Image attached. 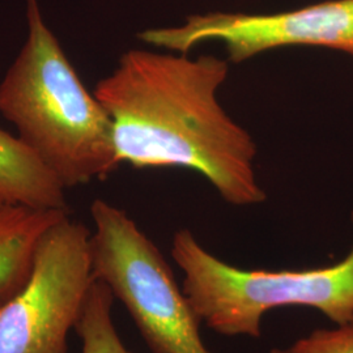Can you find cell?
Segmentation results:
<instances>
[{"instance_id":"obj_1","label":"cell","mask_w":353,"mask_h":353,"mask_svg":"<svg viewBox=\"0 0 353 353\" xmlns=\"http://www.w3.org/2000/svg\"><path fill=\"white\" fill-rule=\"evenodd\" d=\"M228 61L128 50L94 96L112 118L118 159L135 168H186L233 205L265 202L256 147L217 99Z\"/></svg>"},{"instance_id":"obj_2","label":"cell","mask_w":353,"mask_h":353,"mask_svg":"<svg viewBox=\"0 0 353 353\" xmlns=\"http://www.w3.org/2000/svg\"><path fill=\"white\" fill-rule=\"evenodd\" d=\"M28 38L0 83V113L65 189L103 179L121 165L112 118L90 94L38 0H26Z\"/></svg>"},{"instance_id":"obj_3","label":"cell","mask_w":353,"mask_h":353,"mask_svg":"<svg viewBox=\"0 0 353 353\" xmlns=\"http://www.w3.org/2000/svg\"><path fill=\"white\" fill-rule=\"evenodd\" d=\"M172 255L185 274L183 292L195 313L220 335L259 338L263 316L283 306L313 307L336 325L353 321V248L339 263L322 268L242 270L182 229Z\"/></svg>"},{"instance_id":"obj_4","label":"cell","mask_w":353,"mask_h":353,"mask_svg":"<svg viewBox=\"0 0 353 353\" xmlns=\"http://www.w3.org/2000/svg\"><path fill=\"white\" fill-rule=\"evenodd\" d=\"M89 250L92 275L126 306L153 353H214L201 336V318L179 290L164 255L128 214L96 199Z\"/></svg>"},{"instance_id":"obj_5","label":"cell","mask_w":353,"mask_h":353,"mask_svg":"<svg viewBox=\"0 0 353 353\" xmlns=\"http://www.w3.org/2000/svg\"><path fill=\"white\" fill-rule=\"evenodd\" d=\"M88 228L64 214L39 237L30 275L0 305V353H70L92 283Z\"/></svg>"},{"instance_id":"obj_6","label":"cell","mask_w":353,"mask_h":353,"mask_svg":"<svg viewBox=\"0 0 353 353\" xmlns=\"http://www.w3.org/2000/svg\"><path fill=\"white\" fill-rule=\"evenodd\" d=\"M139 38L152 46L185 54L196 45L217 41L234 63L287 46L326 48L353 57V0H327L265 14H194L182 26L147 29Z\"/></svg>"},{"instance_id":"obj_7","label":"cell","mask_w":353,"mask_h":353,"mask_svg":"<svg viewBox=\"0 0 353 353\" xmlns=\"http://www.w3.org/2000/svg\"><path fill=\"white\" fill-rule=\"evenodd\" d=\"M65 188L20 138L0 128V205L70 212Z\"/></svg>"},{"instance_id":"obj_8","label":"cell","mask_w":353,"mask_h":353,"mask_svg":"<svg viewBox=\"0 0 353 353\" xmlns=\"http://www.w3.org/2000/svg\"><path fill=\"white\" fill-rule=\"evenodd\" d=\"M114 296L101 281L90 285L75 331L81 341L80 353H132L121 339L114 325Z\"/></svg>"},{"instance_id":"obj_9","label":"cell","mask_w":353,"mask_h":353,"mask_svg":"<svg viewBox=\"0 0 353 353\" xmlns=\"http://www.w3.org/2000/svg\"><path fill=\"white\" fill-rule=\"evenodd\" d=\"M271 353H353V321L335 328L316 330L287 348Z\"/></svg>"},{"instance_id":"obj_10","label":"cell","mask_w":353,"mask_h":353,"mask_svg":"<svg viewBox=\"0 0 353 353\" xmlns=\"http://www.w3.org/2000/svg\"><path fill=\"white\" fill-rule=\"evenodd\" d=\"M12 278V262L8 248L0 237V293L7 290Z\"/></svg>"},{"instance_id":"obj_11","label":"cell","mask_w":353,"mask_h":353,"mask_svg":"<svg viewBox=\"0 0 353 353\" xmlns=\"http://www.w3.org/2000/svg\"><path fill=\"white\" fill-rule=\"evenodd\" d=\"M1 303H3V301H1V300H0V305H1Z\"/></svg>"}]
</instances>
